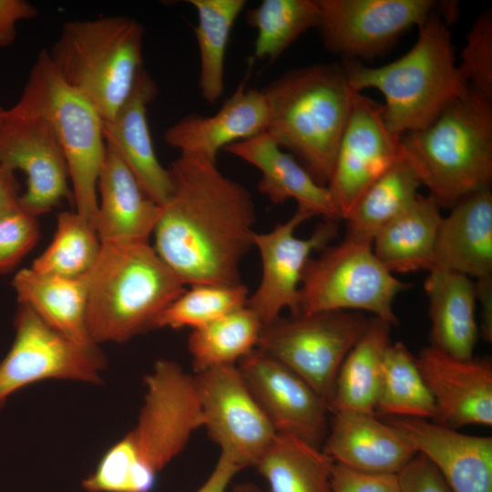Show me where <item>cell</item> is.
Masks as SVG:
<instances>
[{"mask_svg":"<svg viewBox=\"0 0 492 492\" xmlns=\"http://www.w3.org/2000/svg\"><path fill=\"white\" fill-rule=\"evenodd\" d=\"M169 170L174 190L153 231L155 251L186 285L241 283L255 233L249 190L216 162L190 155L179 154Z\"/></svg>","mask_w":492,"mask_h":492,"instance_id":"6da1fadb","label":"cell"},{"mask_svg":"<svg viewBox=\"0 0 492 492\" xmlns=\"http://www.w3.org/2000/svg\"><path fill=\"white\" fill-rule=\"evenodd\" d=\"M136 425L102 456L82 482L87 492H151L158 474L204 427L194 375L159 359L145 376Z\"/></svg>","mask_w":492,"mask_h":492,"instance_id":"7a4b0ae2","label":"cell"},{"mask_svg":"<svg viewBox=\"0 0 492 492\" xmlns=\"http://www.w3.org/2000/svg\"><path fill=\"white\" fill-rule=\"evenodd\" d=\"M448 5L419 26L415 44L400 58L378 67L343 60L342 67L354 91L373 87L384 95V120L395 137L425 128L469 92L455 61L446 25L453 7Z\"/></svg>","mask_w":492,"mask_h":492,"instance_id":"3957f363","label":"cell"},{"mask_svg":"<svg viewBox=\"0 0 492 492\" xmlns=\"http://www.w3.org/2000/svg\"><path fill=\"white\" fill-rule=\"evenodd\" d=\"M261 91L268 108L265 132L327 186L356 93L343 67L316 64L292 69Z\"/></svg>","mask_w":492,"mask_h":492,"instance_id":"277c9868","label":"cell"},{"mask_svg":"<svg viewBox=\"0 0 492 492\" xmlns=\"http://www.w3.org/2000/svg\"><path fill=\"white\" fill-rule=\"evenodd\" d=\"M186 284L149 241L101 242L90 273L87 322L93 343H125L154 329Z\"/></svg>","mask_w":492,"mask_h":492,"instance_id":"5b68a950","label":"cell"},{"mask_svg":"<svg viewBox=\"0 0 492 492\" xmlns=\"http://www.w3.org/2000/svg\"><path fill=\"white\" fill-rule=\"evenodd\" d=\"M403 156L440 207L489 189L492 99L469 89L425 128L401 137Z\"/></svg>","mask_w":492,"mask_h":492,"instance_id":"8992f818","label":"cell"},{"mask_svg":"<svg viewBox=\"0 0 492 492\" xmlns=\"http://www.w3.org/2000/svg\"><path fill=\"white\" fill-rule=\"evenodd\" d=\"M143 36L142 26L127 16L68 21L48 55L62 79L108 120L143 67Z\"/></svg>","mask_w":492,"mask_h":492,"instance_id":"52a82bcc","label":"cell"},{"mask_svg":"<svg viewBox=\"0 0 492 492\" xmlns=\"http://www.w3.org/2000/svg\"><path fill=\"white\" fill-rule=\"evenodd\" d=\"M19 100L51 124L67 162L76 211L96 230L97 181L106 154L103 118L62 79L46 50L38 54Z\"/></svg>","mask_w":492,"mask_h":492,"instance_id":"ba28073f","label":"cell"},{"mask_svg":"<svg viewBox=\"0 0 492 492\" xmlns=\"http://www.w3.org/2000/svg\"><path fill=\"white\" fill-rule=\"evenodd\" d=\"M410 286L380 262L372 243L344 238L308 260L296 314L368 312L395 325L398 318L394 311L395 299Z\"/></svg>","mask_w":492,"mask_h":492,"instance_id":"9c48e42d","label":"cell"},{"mask_svg":"<svg viewBox=\"0 0 492 492\" xmlns=\"http://www.w3.org/2000/svg\"><path fill=\"white\" fill-rule=\"evenodd\" d=\"M368 323L351 311L280 316L263 325L256 348L297 374L330 406L341 364Z\"/></svg>","mask_w":492,"mask_h":492,"instance_id":"30bf717a","label":"cell"},{"mask_svg":"<svg viewBox=\"0 0 492 492\" xmlns=\"http://www.w3.org/2000/svg\"><path fill=\"white\" fill-rule=\"evenodd\" d=\"M14 326L13 344L0 362V408L13 393L39 381L101 382L107 360L98 344L67 337L25 304L19 303Z\"/></svg>","mask_w":492,"mask_h":492,"instance_id":"8fae6325","label":"cell"},{"mask_svg":"<svg viewBox=\"0 0 492 492\" xmlns=\"http://www.w3.org/2000/svg\"><path fill=\"white\" fill-rule=\"evenodd\" d=\"M0 164L26 174L19 204L36 217L70 194L67 162L51 124L21 100L0 120Z\"/></svg>","mask_w":492,"mask_h":492,"instance_id":"7c38bea8","label":"cell"},{"mask_svg":"<svg viewBox=\"0 0 492 492\" xmlns=\"http://www.w3.org/2000/svg\"><path fill=\"white\" fill-rule=\"evenodd\" d=\"M204 427L220 454L242 469L254 466L276 431L246 385L237 364L196 373Z\"/></svg>","mask_w":492,"mask_h":492,"instance_id":"4fadbf2b","label":"cell"},{"mask_svg":"<svg viewBox=\"0 0 492 492\" xmlns=\"http://www.w3.org/2000/svg\"><path fill=\"white\" fill-rule=\"evenodd\" d=\"M317 26L325 48L343 60L385 51L408 28L423 25L448 4L432 0H317Z\"/></svg>","mask_w":492,"mask_h":492,"instance_id":"5bb4252c","label":"cell"},{"mask_svg":"<svg viewBox=\"0 0 492 492\" xmlns=\"http://www.w3.org/2000/svg\"><path fill=\"white\" fill-rule=\"evenodd\" d=\"M312 217L297 209L290 219L270 231H255L253 235V246L261 261V278L249 296L247 307L263 325L279 318L284 309L290 310L291 314L297 313L300 286L308 260L313 252L330 245L338 234L337 221L324 220L309 237L295 236V230Z\"/></svg>","mask_w":492,"mask_h":492,"instance_id":"9a60e30c","label":"cell"},{"mask_svg":"<svg viewBox=\"0 0 492 492\" xmlns=\"http://www.w3.org/2000/svg\"><path fill=\"white\" fill-rule=\"evenodd\" d=\"M402 157L401 138L387 128L383 107L356 92L327 184L343 220L364 191Z\"/></svg>","mask_w":492,"mask_h":492,"instance_id":"2e32d148","label":"cell"},{"mask_svg":"<svg viewBox=\"0 0 492 492\" xmlns=\"http://www.w3.org/2000/svg\"><path fill=\"white\" fill-rule=\"evenodd\" d=\"M237 366L276 433L292 435L316 447L323 444L330 406L309 384L257 348Z\"/></svg>","mask_w":492,"mask_h":492,"instance_id":"e0dca14e","label":"cell"},{"mask_svg":"<svg viewBox=\"0 0 492 492\" xmlns=\"http://www.w3.org/2000/svg\"><path fill=\"white\" fill-rule=\"evenodd\" d=\"M415 361L436 406L435 423L457 429L492 425V363L488 357L459 359L429 345Z\"/></svg>","mask_w":492,"mask_h":492,"instance_id":"ac0fdd59","label":"cell"},{"mask_svg":"<svg viewBox=\"0 0 492 492\" xmlns=\"http://www.w3.org/2000/svg\"><path fill=\"white\" fill-rule=\"evenodd\" d=\"M159 92L156 82L142 67L130 94L115 116L103 120L105 142L122 159L144 192L164 206L174 190L169 169L157 158L147 118V109Z\"/></svg>","mask_w":492,"mask_h":492,"instance_id":"d6986e66","label":"cell"},{"mask_svg":"<svg viewBox=\"0 0 492 492\" xmlns=\"http://www.w3.org/2000/svg\"><path fill=\"white\" fill-rule=\"evenodd\" d=\"M452 492H492V437L462 434L425 419L390 417Z\"/></svg>","mask_w":492,"mask_h":492,"instance_id":"ffe728a7","label":"cell"},{"mask_svg":"<svg viewBox=\"0 0 492 492\" xmlns=\"http://www.w3.org/2000/svg\"><path fill=\"white\" fill-rule=\"evenodd\" d=\"M267 123L268 108L262 91L245 89L242 84L217 113L187 115L168 128L163 138L180 154L216 162L220 150L265 132Z\"/></svg>","mask_w":492,"mask_h":492,"instance_id":"44dd1931","label":"cell"},{"mask_svg":"<svg viewBox=\"0 0 492 492\" xmlns=\"http://www.w3.org/2000/svg\"><path fill=\"white\" fill-rule=\"evenodd\" d=\"M331 413L322 450L334 463L364 472L397 474L417 454L401 431L375 415Z\"/></svg>","mask_w":492,"mask_h":492,"instance_id":"7402d4cb","label":"cell"},{"mask_svg":"<svg viewBox=\"0 0 492 492\" xmlns=\"http://www.w3.org/2000/svg\"><path fill=\"white\" fill-rule=\"evenodd\" d=\"M223 150L256 167L261 173L259 191L272 203L292 199L298 210L324 220H343L327 186L319 184L304 167L267 133L234 142Z\"/></svg>","mask_w":492,"mask_h":492,"instance_id":"603a6c76","label":"cell"},{"mask_svg":"<svg viewBox=\"0 0 492 492\" xmlns=\"http://www.w3.org/2000/svg\"><path fill=\"white\" fill-rule=\"evenodd\" d=\"M434 268L458 272L476 281L492 278L490 189L463 199L442 218L431 269Z\"/></svg>","mask_w":492,"mask_h":492,"instance_id":"cb8c5ba5","label":"cell"},{"mask_svg":"<svg viewBox=\"0 0 492 492\" xmlns=\"http://www.w3.org/2000/svg\"><path fill=\"white\" fill-rule=\"evenodd\" d=\"M97 192L100 200L96 231L101 242L149 241L161 207L144 192L128 168L107 144Z\"/></svg>","mask_w":492,"mask_h":492,"instance_id":"d4e9b609","label":"cell"},{"mask_svg":"<svg viewBox=\"0 0 492 492\" xmlns=\"http://www.w3.org/2000/svg\"><path fill=\"white\" fill-rule=\"evenodd\" d=\"M428 272L424 289L431 323L430 345L459 359L472 358L478 336L475 281L443 269Z\"/></svg>","mask_w":492,"mask_h":492,"instance_id":"484cf974","label":"cell"},{"mask_svg":"<svg viewBox=\"0 0 492 492\" xmlns=\"http://www.w3.org/2000/svg\"><path fill=\"white\" fill-rule=\"evenodd\" d=\"M90 273L67 278L26 268L16 272L11 284L18 302L47 325L77 343L92 344L87 322Z\"/></svg>","mask_w":492,"mask_h":492,"instance_id":"4316f807","label":"cell"},{"mask_svg":"<svg viewBox=\"0 0 492 492\" xmlns=\"http://www.w3.org/2000/svg\"><path fill=\"white\" fill-rule=\"evenodd\" d=\"M433 197L419 196L374 238L372 247L380 262L392 273L429 271L442 220Z\"/></svg>","mask_w":492,"mask_h":492,"instance_id":"83f0119b","label":"cell"},{"mask_svg":"<svg viewBox=\"0 0 492 492\" xmlns=\"http://www.w3.org/2000/svg\"><path fill=\"white\" fill-rule=\"evenodd\" d=\"M391 324L376 317L343 361L334 384L330 411L375 415L382 363L390 341Z\"/></svg>","mask_w":492,"mask_h":492,"instance_id":"f1b7e54d","label":"cell"},{"mask_svg":"<svg viewBox=\"0 0 492 492\" xmlns=\"http://www.w3.org/2000/svg\"><path fill=\"white\" fill-rule=\"evenodd\" d=\"M333 464L320 447L276 433L254 466L267 481L270 492H332Z\"/></svg>","mask_w":492,"mask_h":492,"instance_id":"f546056e","label":"cell"},{"mask_svg":"<svg viewBox=\"0 0 492 492\" xmlns=\"http://www.w3.org/2000/svg\"><path fill=\"white\" fill-rule=\"evenodd\" d=\"M421 182L404 156L360 197L346 220L344 238L372 243L375 235L419 196Z\"/></svg>","mask_w":492,"mask_h":492,"instance_id":"4dcf8cb0","label":"cell"},{"mask_svg":"<svg viewBox=\"0 0 492 492\" xmlns=\"http://www.w3.org/2000/svg\"><path fill=\"white\" fill-rule=\"evenodd\" d=\"M375 413L425 420L436 417L434 397L415 357L402 342L391 343L384 352Z\"/></svg>","mask_w":492,"mask_h":492,"instance_id":"1f68e13d","label":"cell"},{"mask_svg":"<svg viewBox=\"0 0 492 492\" xmlns=\"http://www.w3.org/2000/svg\"><path fill=\"white\" fill-rule=\"evenodd\" d=\"M196 9L198 25L194 29L200 54L199 87L210 104L224 90L225 56L235 20L243 10L245 0H190Z\"/></svg>","mask_w":492,"mask_h":492,"instance_id":"d6a6232c","label":"cell"},{"mask_svg":"<svg viewBox=\"0 0 492 492\" xmlns=\"http://www.w3.org/2000/svg\"><path fill=\"white\" fill-rule=\"evenodd\" d=\"M262 327L258 316L246 306L192 330L188 349L195 373L237 364L256 348Z\"/></svg>","mask_w":492,"mask_h":492,"instance_id":"836d02e7","label":"cell"},{"mask_svg":"<svg viewBox=\"0 0 492 492\" xmlns=\"http://www.w3.org/2000/svg\"><path fill=\"white\" fill-rule=\"evenodd\" d=\"M257 30L254 56L273 62L303 33L320 22L317 0H263L247 11Z\"/></svg>","mask_w":492,"mask_h":492,"instance_id":"e575fe53","label":"cell"},{"mask_svg":"<svg viewBox=\"0 0 492 492\" xmlns=\"http://www.w3.org/2000/svg\"><path fill=\"white\" fill-rule=\"evenodd\" d=\"M100 250L96 230L84 217L77 211L60 212L53 241L30 268L47 275L84 276L94 269Z\"/></svg>","mask_w":492,"mask_h":492,"instance_id":"d590c367","label":"cell"},{"mask_svg":"<svg viewBox=\"0 0 492 492\" xmlns=\"http://www.w3.org/2000/svg\"><path fill=\"white\" fill-rule=\"evenodd\" d=\"M249 296V289L241 282L190 286L159 314L154 329L200 328L246 307Z\"/></svg>","mask_w":492,"mask_h":492,"instance_id":"8d00e7d4","label":"cell"},{"mask_svg":"<svg viewBox=\"0 0 492 492\" xmlns=\"http://www.w3.org/2000/svg\"><path fill=\"white\" fill-rule=\"evenodd\" d=\"M459 71L469 89L492 99V15L486 11L466 35Z\"/></svg>","mask_w":492,"mask_h":492,"instance_id":"74e56055","label":"cell"},{"mask_svg":"<svg viewBox=\"0 0 492 492\" xmlns=\"http://www.w3.org/2000/svg\"><path fill=\"white\" fill-rule=\"evenodd\" d=\"M39 237L37 217L21 207L0 219V274L12 271Z\"/></svg>","mask_w":492,"mask_h":492,"instance_id":"f35d334b","label":"cell"},{"mask_svg":"<svg viewBox=\"0 0 492 492\" xmlns=\"http://www.w3.org/2000/svg\"><path fill=\"white\" fill-rule=\"evenodd\" d=\"M331 487L332 492H401L397 474L364 472L334 462Z\"/></svg>","mask_w":492,"mask_h":492,"instance_id":"ab89813d","label":"cell"},{"mask_svg":"<svg viewBox=\"0 0 492 492\" xmlns=\"http://www.w3.org/2000/svg\"><path fill=\"white\" fill-rule=\"evenodd\" d=\"M397 477L401 492H452L436 467L420 453L397 473Z\"/></svg>","mask_w":492,"mask_h":492,"instance_id":"60d3db41","label":"cell"},{"mask_svg":"<svg viewBox=\"0 0 492 492\" xmlns=\"http://www.w3.org/2000/svg\"><path fill=\"white\" fill-rule=\"evenodd\" d=\"M38 9L26 0H0V47H6L16 37V24L33 19Z\"/></svg>","mask_w":492,"mask_h":492,"instance_id":"b9f144b4","label":"cell"},{"mask_svg":"<svg viewBox=\"0 0 492 492\" xmlns=\"http://www.w3.org/2000/svg\"><path fill=\"white\" fill-rule=\"evenodd\" d=\"M241 469L230 457L220 454L210 475L196 492H227L232 478Z\"/></svg>","mask_w":492,"mask_h":492,"instance_id":"7bdbcfd3","label":"cell"},{"mask_svg":"<svg viewBox=\"0 0 492 492\" xmlns=\"http://www.w3.org/2000/svg\"><path fill=\"white\" fill-rule=\"evenodd\" d=\"M15 170L0 164V219L20 208L19 185Z\"/></svg>","mask_w":492,"mask_h":492,"instance_id":"ee69618b","label":"cell"},{"mask_svg":"<svg viewBox=\"0 0 492 492\" xmlns=\"http://www.w3.org/2000/svg\"><path fill=\"white\" fill-rule=\"evenodd\" d=\"M477 302L480 304V336L487 343L492 341V278L475 281Z\"/></svg>","mask_w":492,"mask_h":492,"instance_id":"f6af8a7d","label":"cell"},{"mask_svg":"<svg viewBox=\"0 0 492 492\" xmlns=\"http://www.w3.org/2000/svg\"><path fill=\"white\" fill-rule=\"evenodd\" d=\"M231 492H263L251 483H241L233 486Z\"/></svg>","mask_w":492,"mask_h":492,"instance_id":"bcb514c9","label":"cell"},{"mask_svg":"<svg viewBox=\"0 0 492 492\" xmlns=\"http://www.w3.org/2000/svg\"><path fill=\"white\" fill-rule=\"evenodd\" d=\"M5 112V109L0 106V120L3 118Z\"/></svg>","mask_w":492,"mask_h":492,"instance_id":"7dc6e473","label":"cell"}]
</instances>
